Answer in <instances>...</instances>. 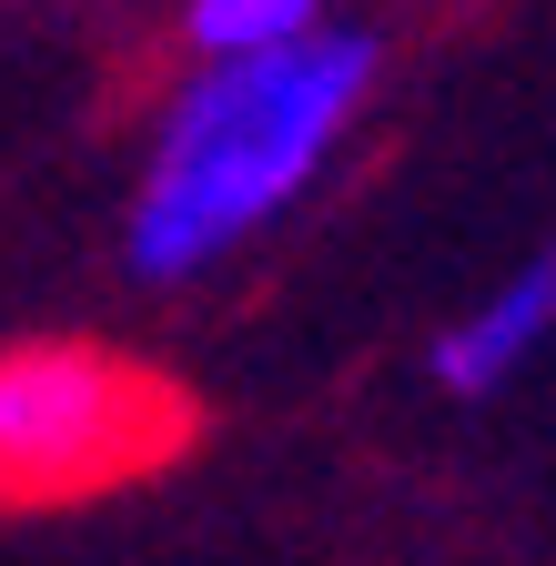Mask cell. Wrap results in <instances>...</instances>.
<instances>
[{
  "label": "cell",
  "instance_id": "1",
  "mask_svg": "<svg viewBox=\"0 0 556 566\" xmlns=\"http://www.w3.org/2000/svg\"><path fill=\"white\" fill-rule=\"evenodd\" d=\"M365 82H375V41L355 31H304L273 51L202 61L182 102L162 112L143 202H132V273L153 283L202 273L253 223H273L334 153V132L355 122Z\"/></svg>",
  "mask_w": 556,
  "mask_h": 566
},
{
  "label": "cell",
  "instance_id": "2",
  "mask_svg": "<svg viewBox=\"0 0 556 566\" xmlns=\"http://www.w3.org/2000/svg\"><path fill=\"white\" fill-rule=\"evenodd\" d=\"M192 436L182 385L102 344H21L0 354V506H61L153 475Z\"/></svg>",
  "mask_w": 556,
  "mask_h": 566
},
{
  "label": "cell",
  "instance_id": "3",
  "mask_svg": "<svg viewBox=\"0 0 556 566\" xmlns=\"http://www.w3.org/2000/svg\"><path fill=\"white\" fill-rule=\"evenodd\" d=\"M546 334H556V253H536L506 294H485V304L436 344V375H445L455 395H496Z\"/></svg>",
  "mask_w": 556,
  "mask_h": 566
},
{
  "label": "cell",
  "instance_id": "4",
  "mask_svg": "<svg viewBox=\"0 0 556 566\" xmlns=\"http://www.w3.org/2000/svg\"><path fill=\"white\" fill-rule=\"evenodd\" d=\"M324 31V0H192V51L223 61V51H273V41H304Z\"/></svg>",
  "mask_w": 556,
  "mask_h": 566
}]
</instances>
